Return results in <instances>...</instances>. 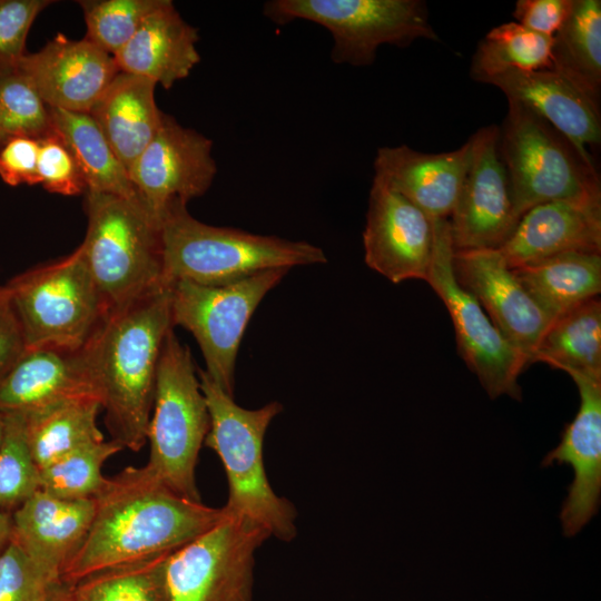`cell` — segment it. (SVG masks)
Returning <instances> with one entry per match:
<instances>
[{
  "label": "cell",
  "instance_id": "obj_26",
  "mask_svg": "<svg viewBox=\"0 0 601 601\" xmlns=\"http://www.w3.org/2000/svg\"><path fill=\"white\" fill-rule=\"evenodd\" d=\"M512 270L551 321L601 292V254L597 253L559 254Z\"/></svg>",
  "mask_w": 601,
  "mask_h": 601
},
{
  "label": "cell",
  "instance_id": "obj_20",
  "mask_svg": "<svg viewBox=\"0 0 601 601\" xmlns=\"http://www.w3.org/2000/svg\"><path fill=\"white\" fill-rule=\"evenodd\" d=\"M508 100L519 101L561 132L580 156L593 165L589 151L601 141L599 101L553 69H511L489 79Z\"/></svg>",
  "mask_w": 601,
  "mask_h": 601
},
{
  "label": "cell",
  "instance_id": "obj_41",
  "mask_svg": "<svg viewBox=\"0 0 601 601\" xmlns=\"http://www.w3.org/2000/svg\"><path fill=\"white\" fill-rule=\"evenodd\" d=\"M573 0H519L515 22L539 35L552 38L566 19Z\"/></svg>",
  "mask_w": 601,
  "mask_h": 601
},
{
  "label": "cell",
  "instance_id": "obj_39",
  "mask_svg": "<svg viewBox=\"0 0 601 601\" xmlns=\"http://www.w3.org/2000/svg\"><path fill=\"white\" fill-rule=\"evenodd\" d=\"M51 0H0V73L14 70L26 55V39Z\"/></svg>",
  "mask_w": 601,
  "mask_h": 601
},
{
  "label": "cell",
  "instance_id": "obj_3",
  "mask_svg": "<svg viewBox=\"0 0 601 601\" xmlns=\"http://www.w3.org/2000/svg\"><path fill=\"white\" fill-rule=\"evenodd\" d=\"M159 228L167 287L177 280L220 286L265 270L327 262L313 244L208 225L193 217L187 205L169 208Z\"/></svg>",
  "mask_w": 601,
  "mask_h": 601
},
{
  "label": "cell",
  "instance_id": "obj_12",
  "mask_svg": "<svg viewBox=\"0 0 601 601\" xmlns=\"http://www.w3.org/2000/svg\"><path fill=\"white\" fill-rule=\"evenodd\" d=\"M432 224L433 252L426 283L450 313L461 357L490 397L509 395L521 400L518 380L529 361L494 326L477 299L456 280L449 219H432Z\"/></svg>",
  "mask_w": 601,
  "mask_h": 601
},
{
  "label": "cell",
  "instance_id": "obj_29",
  "mask_svg": "<svg viewBox=\"0 0 601 601\" xmlns=\"http://www.w3.org/2000/svg\"><path fill=\"white\" fill-rule=\"evenodd\" d=\"M552 69L600 101L601 1L573 0L563 24L552 37Z\"/></svg>",
  "mask_w": 601,
  "mask_h": 601
},
{
  "label": "cell",
  "instance_id": "obj_8",
  "mask_svg": "<svg viewBox=\"0 0 601 601\" xmlns=\"http://www.w3.org/2000/svg\"><path fill=\"white\" fill-rule=\"evenodd\" d=\"M27 348L83 347L107 315L80 247L7 284Z\"/></svg>",
  "mask_w": 601,
  "mask_h": 601
},
{
  "label": "cell",
  "instance_id": "obj_27",
  "mask_svg": "<svg viewBox=\"0 0 601 601\" xmlns=\"http://www.w3.org/2000/svg\"><path fill=\"white\" fill-rule=\"evenodd\" d=\"M101 403L79 397L24 413L26 436L39 470L79 447L104 441L97 416Z\"/></svg>",
  "mask_w": 601,
  "mask_h": 601
},
{
  "label": "cell",
  "instance_id": "obj_31",
  "mask_svg": "<svg viewBox=\"0 0 601 601\" xmlns=\"http://www.w3.org/2000/svg\"><path fill=\"white\" fill-rule=\"evenodd\" d=\"M552 38L531 31L520 23L505 22L491 29L472 57L471 78L485 83L511 69L525 71L552 69Z\"/></svg>",
  "mask_w": 601,
  "mask_h": 601
},
{
  "label": "cell",
  "instance_id": "obj_13",
  "mask_svg": "<svg viewBox=\"0 0 601 601\" xmlns=\"http://www.w3.org/2000/svg\"><path fill=\"white\" fill-rule=\"evenodd\" d=\"M216 173L213 141L164 112L158 131L128 175L142 207L160 226L169 208L203 196Z\"/></svg>",
  "mask_w": 601,
  "mask_h": 601
},
{
  "label": "cell",
  "instance_id": "obj_25",
  "mask_svg": "<svg viewBox=\"0 0 601 601\" xmlns=\"http://www.w3.org/2000/svg\"><path fill=\"white\" fill-rule=\"evenodd\" d=\"M156 87L148 78L119 71L88 112L127 173L161 125Z\"/></svg>",
  "mask_w": 601,
  "mask_h": 601
},
{
  "label": "cell",
  "instance_id": "obj_32",
  "mask_svg": "<svg viewBox=\"0 0 601 601\" xmlns=\"http://www.w3.org/2000/svg\"><path fill=\"white\" fill-rule=\"evenodd\" d=\"M160 553L93 572L72 587L75 601H168L166 565Z\"/></svg>",
  "mask_w": 601,
  "mask_h": 601
},
{
  "label": "cell",
  "instance_id": "obj_45",
  "mask_svg": "<svg viewBox=\"0 0 601 601\" xmlns=\"http://www.w3.org/2000/svg\"><path fill=\"white\" fill-rule=\"evenodd\" d=\"M3 431H4V414L0 412V444L3 437Z\"/></svg>",
  "mask_w": 601,
  "mask_h": 601
},
{
  "label": "cell",
  "instance_id": "obj_44",
  "mask_svg": "<svg viewBox=\"0 0 601 601\" xmlns=\"http://www.w3.org/2000/svg\"><path fill=\"white\" fill-rule=\"evenodd\" d=\"M12 539V514L0 510V554Z\"/></svg>",
  "mask_w": 601,
  "mask_h": 601
},
{
  "label": "cell",
  "instance_id": "obj_2",
  "mask_svg": "<svg viewBox=\"0 0 601 601\" xmlns=\"http://www.w3.org/2000/svg\"><path fill=\"white\" fill-rule=\"evenodd\" d=\"M170 302L162 287L112 311L86 344L111 440L134 452L147 442L158 361L174 328Z\"/></svg>",
  "mask_w": 601,
  "mask_h": 601
},
{
  "label": "cell",
  "instance_id": "obj_30",
  "mask_svg": "<svg viewBox=\"0 0 601 601\" xmlns=\"http://www.w3.org/2000/svg\"><path fill=\"white\" fill-rule=\"evenodd\" d=\"M558 370L601 377V302L588 299L551 321L533 356Z\"/></svg>",
  "mask_w": 601,
  "mask_h": 601
},
{
  "label": "cell",
  "instance_id": "obj_1",
  "mask_svg": "<svg viewBox=\"0 0 601 601\" xmlns=\"http://www.w3.org/2000/svg\"><path fill=\"white\" fill-rule=\"evenodd\" d=\"M95 512L60 581L73 584L99 570L173 553L213 528L225 514L169 489L146 464L106 477Z\"/></svg>",
  "mask_w": 601,
  "mask_h": 601
},
{
  "label": "cell",
  "instance_id": "obj_16",
  "mask_svg": "<svg viewBox=\"0 0 601 601\" xmlns=\"http://www.w3.org/2000/svg\"><path fill=\"white\" fill-rule=\"evenodd\" d=\"M459 284L481 304L494 326L529 361L551 318L524 289L499 249L454 250Z\"/></svg>",
  "mask_w": 601,
  "mask_h": 601
},
{
  "label": "cell",
  "instance_id": "obj_36",
  "mask_svg": "<svg viewBox=\"0 0 601 601\" xmlns=\"http://www.w3.org/2000/svg\"><path fill=\"white\" fill-rule=\"evenodd\" d=\"M52 131L49 107L17 69L0 73V147L18 137Z\"/></svg>",
  "mask_w": 601,
  "mask_h": 601
},
{
  "label": "cell",
  "instance_id": "obj_10",
  "mask_svg": "<svg viewBox=\"0 0 601 601\" xmlns=\"http://www.w3.org/2000/svg\"><path fill=\"white\" fill-rule=\"evenodd\" d=\"M288 272L265 270L220 286L188 280L170 286L173 326L193 334L205 359V373L231 396L236 358L252 315Z\"/></svg>",
  "mask_w": 601,
  "mask_h": 601
},
{
  "label": "cell",
  "instance_id": "obj_28",
  "mask_svg": "<svg viewBox=\"0 0 601 601\" xmlns=\"http://www.w3.org/2000/svg\"><path fill=\"white\" fill-rule=\"evenodd\" d=\"M49 110L52 131L69 147L80 166L86 193L112 194L141 205L127 170L91 116L56 108Z\"/></svg>",
  "mask_w": 601,
  "mask_h": 601
},
{
  "label": "cell",
  "instance_id": "obj_14",
  "mask_svg": "<svg viewBox=\"0 0 601 601\" xmlns=\"http://www.w3.org/2000/svg\"><path fill=\"white\" fill-rule=\"evenodd\" d=\"M499 137L500 128L490 125L469 139V162L449 220L454 250L499 249L519 221Z\"/></svg>",
  "mask_w": 601,
  "mask_h": 601
},
{
  "label": "cell",
  "instance_id": "obj_33",
  "mask_svg": "<svg viewBox=\"0 0 601 601\" xmlns=\"http://www.w3.org/2000/svg\"><path fill=\"white\" fill-rule=\"evenodd\" d=\"M121 450L114 440L73 450L39 470L40 490L63 500L93 499L106 481L105 462Z\"/></svg>",
  "mask_w": 601,
  "mask_h": 601
},
{
  "label": "cell",
  "instance_id": "obj_18",
  "mask_svg": "<svg viewBox=\"0 0 601 601\" xmlns=\"http://www.w3.org/2000/svg\"><path fill=\"white\" fill-rule=\"evenodd\" d=\"M574 381L580 406L564 427L560 443L542 464H568L574 477L563 501L560 520L564 535L573 536L598 513L601 494V377L565 368Z\"/></svg>",
  "mask_w": 601,
  "mask_h": 601
},
{
  "label": "cell",
  "instance_id": "obj_37",
  "mask_svg": "<svg viewBox=\"0 0 601 601\" xmlns=\"http://www.w3.org/2000/svg\"><path fill=\"white\" fill-rule=\"evenodd\" d=\"M56 582L12 540L0 554V601H42Z\"/></svg>",
  "mask_w": 601,
  "mask_h": 601
},
{
  "label": "cell",
  "instance_id": "obj_43",
  "mask_svg": "<svg viewBox=\"0 0 601 601\" xmlns=\"http://www.w3.org/2000/svg\"><path fill=\"white\" fill-rule=\"evenodd\" d=\"M42 601H75L71 584L62 581L53 583Z\"/></svg>",
  "mask_w": 601,
  "mask_h": 601
},
{
  "label": "cell",
  "instance_id": "obj_17",
  "mask_svg": "<svg viewBox=\"0 0 601 601\" xmlns=\"http://www.w3.org/2000/svg\"><path fill=\"white\" fill-rule=\"evenodd\" d=\"M16 69L49 108L87 114L119 72L111 55L62 33L26 53Z\"/></svg>",
  "mask_w": 601,
  "mask_h": 601
},
{
  "label": "cell",
  "instance_id": "obj_38",
  "mask_svg": "<svg viewBox=\"0 0 601 601\" xmlns=\"http://www.w3.org/2000/svg\"><path fill=\"white\" fill-rule=\"evenodd\" d=\"M38 179L49 193L76 196L86 193L87 186L76 157L53 131L39 139Z\"/></svg>",
  "mask_w": 601,
  "mask_h": 601
},
{
  "label": "cell",
  "instance_id": "obj_9",
  "mask_svg": "<svg viewBox=\"0 0 601 601\" xmlns=\"http://www.w3.org/2000/svg\"><path fill=\"white\" fill-rule=\"evenodd\" d=\"M263 13L280 26L307 20L326 28L333 38L332 60L354 67L373 65L382 45L440 41L421 0H270Z\"/></svg>",
  "mask_w": 601,
  "mask_h": 601
},
{
  "label": "cell",
  "instance_id": "obj_6",
  "mask_svg": "<svg viewBox=\"0 0 601 601\" xmlns=\"http://www.w3.org/2000/svg\"><path fill=\"white\" fill-rule=\"evenodd\" d=\"M499 152L518 220L534 206L555 200L601 198L594 165L528 106L508 100Z\"/></svg>",
  "mask_w": 601,
  "mask_h": 601
},
{
  "label": "cell",
  "instance_id": "obj_7",
  "mask_svg": "<svg viewBox=\"0 0 601 601\" xmlns=\"http://www.w3.org/2000/svg\"><path fill=\"white\" fill-rule=\"evenodd\" d=\"M207 403L188 346L170 329L164 341L147 432V465L173 491L201 501L195 470L209 431Z\"/></svg>",
  "mask_w": 601,
  "mask_h": 601
},
{
  "label": "cell",
  "instance_id": "obj_40",
  "mask_svg": "<svg viewBox=\"0 0 601 601\" xmlns=\"http://www.w3.org/2000/svg\"><path fill=\"white\" fill-rule=\"evenodd\" d=\"M39 139L18 137L0 147V178L9 186L39 185Z\"/></svg>",
  "mask_w": 601,
  "mask_h": 601
},
{
  "label": "cell",
  "instance_id": "obj_23",
  "mask_svg": "<svg viewBox=\"0 0 601 601\" xmlns=\"http://www.w3.org/2000/svg\"><path fill=\"white\" fill-rule=\"evenodd\" d=\"M469 156V140L455 150L437 154L421 152L405 145L381 147L374 159V177L431 219H447L456 204Z\"/></svg>",
  "mask_w": 601,
  "mask_h": 601
},
{
  "label": "cell",
  "instance_id": "obj_4",
  "mask_svg": "<svg viewBox=\"0 0 601 601\" xmlns=\"http://www.w3.org/2000/svg\"><path fill=\"white\" fill-rule=\"evenodd\" d=\"M197 372L210 420L204 444L221 460L228 482L224 509L259 525L269 536L292 541L297 532V512L274 492L263 461L265 433L283 405L273 401L256 410L244 408L205 371Z\"/></svg>",
  "mask_w": 601,
  "mask_h": 601
},
{
  "label": "cell",
  "instance_id": "obj_11",
  "mask_svg": "<svg viewBox=\"0 0 601 601\" xmlns=\"http://www.w3.org/2000/svg\"><path fill=\"white\" fill-rule=\"evenodd\" d=\"M268 538L225 510L213 528L168 558V601H252L255 552Z\"/></svg>",
  "mask_w": 601,
  "mask_h": 601
},
{
  "label": "cell",
  "instance_id": "obj_35",
  "mask_svg": "<svg viewBox=\"0 0 601 601\" xmlns=\"http://www.w3.org/2000/svg\"><path fill=\"white\" fill-rule=\"evenodd\" d=\"M162 0H81L87 36L101 50L117 55Z\"/></svg>",
  "mask_w": 601,
  "mask_h": 601
},
{
  "label": "cell",
  "instance_id": "obj_22",
  "mask_svg": "<svg viewBox=\"0 0 601 601\" xmlns=\"http://www.w3.org/2000/svg\"><path fill=\"white\" fill-rule=\"evenodd\" d=\"M93 512V499L63 500L38 490L11 513V540L39 569L60 581L86 538Z\"/></svg>",
  "mask_w": 601,
  "mask_h": 601
},
{
  "label": "cell",
  "instance_id": "obj_19",
  "mask_svg": "<svg viewBox=\"0 0 601 601\" xmlns=\"http://www.w3.org/2000/svg\"><path fill=\"white\" fill-rule=\"evenodd\" d=\"M79 397L102 396L86 345L27 348L0 378V412H30Z\"/></svg>",
  "mask_w": 601,
  "mask_h": 601
},
{
  "label": "cell",
  "instance_id": "obj_5",
  "mask_svg": "<svg viewBox=\"0 0 601 601\" xmlns=\"http://www.w3.org/2000/svg\"><path fill=\"white\" fill-rule=\"evenodd\" d=\"M85 195L88 227L79 247L107 314L167 287L160 228L145 208L112 194Z\"/></svg>",
  "mask_w": 601,
  "mask_h": 601
},
{
  "label": "cell",
  "instance_id": "obj_34",
  "mask_svg": "<svg viewBox=\"0 0 601 601\" xmlns=\"http://www.w3.org/2000/svg\"><path fill=\"white\" fill-rule=\"evenodd\" d=\"M4 414L0 444V510L12 513L40 490L39 469L26 436L23 412Z\"/></svg>",
  "mask_w": 601,
  "mask_h": 601
},
{
  "label": "cell",
  "instance_id": "obj_21",
  "mask_svg": "<svg viewBox=\"0 0 601 601\" xmlns=\"http://www.w3.org/2000/svg\"><path fill=\"white\" fill-rule=\"evenodd\" d=\"M499 250L510 268L571 252L601 254V198L534 206Z\"/></svg>",
  "mask_w": 601,
  "mask_h": 601
},
{
  "label": "cell",
  "instance_id": "obj_42",
  "mask_svg": "<svg viewBox=\"0 0 601 601\" xmlns=\"http://www.w3.org/2000/svg\"><path fill=\"white\" fill-rule=\"evenodd\" d=\"M27 349L21 324L7 285L0 286V378Z\"/></svg>",
  "mask_w": 601,
  "mask_h": 601
},
{
  "label": "cell",
  "instance_id": "obj_24",
  "mask_svg": "<svg viewBox=\"0 0 601 601\" xmlns=\"http://www.w3.org/2000/svg\"><path fill=\"white\" fill-rule=\"evenodd\" d=\"M198 39L197 29L183 19L174 2L162 0L114 58L119 71L169 89L200 61Z\"/></svg>",
  "mask_w": 601,
  "mask_h": 601
},
{
  "label": "cell",
  "instance_id": "obj_15",
  "mask_svg": "<svg viewBox=\"0 0 601 601\" xmlns=\"http://www.w3.org/2000/svg\"><path fill=\"white\" fill-rule=\"evenodd\" d=\"M366 265L390 282L427 279L433 252L432 219L374 177L363 233Z\"/></svg>",
  "mask_w": 601,
  "mask_h": 601
}]
</instances>
